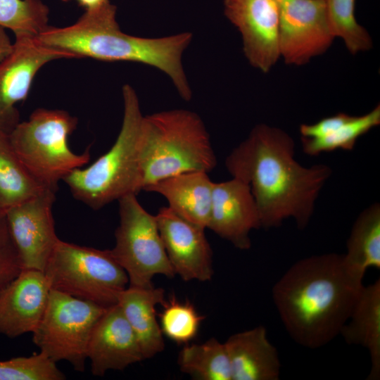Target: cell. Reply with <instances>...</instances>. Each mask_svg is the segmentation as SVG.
Segmentation results:
<instances>
[{
  "mask_svg": "<svg viewBox=\"0 0 380 380\" xmlns=\"http://www.w3.org/2000/svg\"><path fill=\"white\" fill-rule=\"evenodd\" d=\"M232 177L250 186L257 204L261 227L280 226L293 218L305 229L317 199L332 175L326 164L301 165L295 159L293 139L283 129L260 124L225 159Z\"/></svg>",
  "mask_w": 380,
  "mask_h": 380,
  "instance_id": "obj_1",
  "label": "cell"
},
{
  "mask_svg": "<svg viewBox=\"0 0 380 380\" xmlns=\"http://www.w3.org/2000/svg\"><path fill=\"white\" fill-rule=\"evenodd\" d=\"M362 286L345 269L343 255L331 253L294 263L274 286L272 296L291 338L317 348L340 334Z\"/></svg>",
  "mask_w": 380,
  "mask_h": 380,
  "instance_id": "obj_2",
  "label": "cell"
},
{
  "mask_svg": "<svg viewBox=\"0 0 380 380\" xmlns=\"http://www.w3.org/2000/svg\"><path fill=\"white\" fill-rule=\"evenodd\" d=\"M116 7L109 2L86 10L72 25L49 26L37 37L44 44L67 51L76 58L89 57L103 61H132L153 66L167 75L185 101L192 92L182 63L192 34L182 32L159 38L129 35L120 30Z\"/></svg>",
  "mask_w": 380,
  "mask_h": 380,
  "instance_id": "obj_3",
  "label": "cell"
},
{
  "mask_svg": "<svg viewBox=\"0 0 380 380\" xmlns=\"http://www.w3.org/2000/svg\"><path fill=\"white\" fill-rule=\"evenodd\" d=\"M217 165L210 136L200 116L175 109L143 116L140 132L142 191L180 173L209 172Z\"/></svg>",
  "mask_w": 380,
  "mask_h": 380,
  "instance_id": "obj_4",
  "label": "cell"
},
{
  "mask_svg": "<svg viewBox=\"0 0 380 380\" xmlns=\"http://www.w3.org/2000/svg\"><path fill=\"white\" fill-rule=\"evenodd\" d=\"M122 97V124L112 147L89 167L77 168L63 179L75 199L94 210L142 191L140 132L144 115L130 85L123 86Z\"/></svg>",
  "mask_w": 380,
  "mask_h": 380,
  "instance_id": "obj_5",
  "label": "cell"
},
{
  "mask_svg": "<svg viewBox=\"0 0 380 380\" xmlns=\"http://www.w3.org/2000/svg\"><path fill=\"white\" fill-rule=\"evenodd\" d=\"M77 119L58 109L38 108L8 134L11 144L30 174L43 186L58 189V182L90 160L89 149L75 153L68 139Z\"/></svg>",
  "mask_w": 380,
  "mask_h": 380,
  "instance_id": "obj_6",
  "label": "cell"
},
{
  "mask_svg": "<svg viewBox=\"0 0 380 380\" xmlns=\"http://www.w3.org/2000/svg\"><path fill=\"white\" fill-rule=\"evenodd\" d=\"M51 289L105 308L117 304L129 285L124 269L110 250L59 239L44 271Z\"/></svg>",
  "mask_w": 380,
  "mask_h": 380,
  "instance_id": "obj_7",
  "label": "cell"
},
{
  "mask_svg": "<svg viewBox=\"0 0 380 380\" xmlns=\"http://www.w3.org/2000/svg\"><path fill=\"white\" fill-rule=\"evenodd\" d=\"M108 308L51 289L48 304L32 334L39 353L51 361L84 371L91 331Z\"/></svg>",
  "mask_w": 380,
  "mask_h": 380,
  "instance_id": "obj_8",
  "label": "cell"
},
{
  "mask_svg": "<svg viewBox=\"0 0 380 380\" xmlns=\"http://www.w3.org/2000/svg\"><path fill=\"white\" fill-rule=\"evenodd\" d=\"M118 203L120 222L110 252L127 273L128 286H152L157 274L174 277L156 215L142 207L135 194L126 195Z\"/></svg>",
  "mask_w": 380,
  "mask_h": 380,
  "instance_id": "obj_9",
  "label": "cell"
},
{
  "mask_svg": "<svg viewBox=\"0 0 380 380\" xmlns=\"http://www.w3.org/2000/svg\"><path fill=\"white\" fill-rule=\"evenodd\" d=\"M15 37L11 51L0 62V130L8 134L20 122L15 106L27 99L39 70L54 60L76 58L72 53L44 44L37 37Z\"/></svg>",
  "mask_w": 380,
  "mask_h": 380,
  "instance_id": "obj_10",
  "label": "cell"
},
{
  "mask_svg": "<svg viewBox=\"0 0 380 380\" xmlns=\"http://www.w3.org/2000/svg\"><path fill=\"white\" fill-rule=\"evenodd\" d=\"M280 56L301 65L322 54L335 38L325 0H277Z\"/></svg>",
  "mask_w": 380,
  "mask_h": 380,
  "instance_id": "obj_11",
  "label": "cell"
},
{
  "mask_svg": "<svg viewBox=\"0 0 380 380\" xmlns=\"http://www.w3.org/2000/svg\"><path fill=\"white\" fill-rule=\"evenodd\" d=\"M56 193L46 189L3 214L23 269L44 272L60 239L52 213Z\"/></svg>",
  "mask_w": 380,
  "mask_h": 380,
  "instance_id": "obj_12",
  "label": "cell"
},
{
  "mask_svg": "<svg viewBox=\"0 0 380 380\" xmlns=\"http://www.w3.org/2000/svg\"><path fill=\"white\" fill-rule=\"evenodd\" d=\"M224 15L239 30L243 52L253 67L267 72L278 61L277 0H224Z\"/></svg>",
  "mask_w": 380,
  "mask_h": 380,
  "instance_id": "obj_13",
  "label": "cell"
},
{
  "mask_svg": "<svg viewBox=\"0 0 380 380\" xmlns=\"http://www.w3.org/2000/svg\"><path fill=\"white\" fill-rule=\"evenodd\" d=\"M168 260L176 274L186 281H206L213 275V252L205 229L161 207L156 215Z\"/></svg>",
  "mask_w": 380,
  "mask_h": 380,
  "instance_id": "obj_14",
  "label": "cell"
},
{
  "mask_svg": "<svg viewBox=\"0 0 380 380\" xmlns=\"http://www.w3.org/2000/svg\"><path fill=\"white\" fill-rule=\"evenodd\" d=\"M260 227L258 208L248 184L234 177L213 183L208 229L234 247L247 250L251 231Z\"/></svg>",
  "mask_w": 380,
  "mask_h": 380,
  "instance_id": "obj_15",
  "label": "cell"
},
{
  "mask_svg": "<svg viewBox=\"0 0 380 380\" xmlns=\"http://www.w3.org/2000/svg\"><path fill=\"white\" fill-rule=\"evenodd\" d=\"M50 291L44 272L23 269L0 290V334L13 338L32 333L45 312Z\"/></svg>",
  "mask_w": 380,
  "mask_h": 380,
  "instance_id": "obj_16",
  "label": "cell"
},
{
  "mask_svg": "<svg viewBox=\"0 0 380 380\" xmlns=\"http://www.w3.org/2000/svg\"><path fill=\"white\" fill-rule=\"evenodd\" d=\"M87 360L94 376L123 370L144 360L139 343L118 304L108 307L96 323L88 343Z\"/></svg>",
  "mask_w": 380,
  "mask_h": 380,
  "instance_id": "obj_17",
  "label": "cell"
},
{
  "mask_svg": "<svg viewBox=\"0 0 380 380\" xmlns=\"http://www.w3.org/2000/svg\"><path fill=\"white\" fill-rule=\"evenodd\" d=\"M208 172L193 171L172 175L144 188L164 196L168 207L186 220L208 227L213 188Z\"/></svg>",
  "mask_w": 380,
  "mask_h": 380,
  "instance_id": "obj_18",
  "label": "cell"
},
{
  "mask_svg": "<svg viewBox=\"0 0 380 380\" xmlns=\"http://www.w3.org/2000/svg\"><path fill=\"white\" fill-rule=\"evenodd\" d=\"M229 357L232 380H277L280 362L264 327L232 335L224 343Z\"/></svg>",
  "mask_w": 380,
  "mask_h": 380,
  "instance_id": "obj_19",
  "label": "cell"
},
{
  "mask_svg": "<svg viewBox=\"0 0 380 380\" xmlns=\"http://www.w3.org/2000/svg\"><path fill=\"white\" fill-rule=\"evenodd\" d=\"M165 298L164 290L153 286H128L119 294L117 304L137 338L144 360L164 349L163 334L156 318V306L162 305Z\"/></svg>",
  "mask_w": 380,
  "mask_h": 380,
  "instance_id": "obj_20",
  "label": "cell"
},
{
  "mask_svg": "<svg viewBox=\"0 0 380 380\" xmlns=\"http://www.w3.org/2000/svg\"><path fill=\"white\" fill-rule=\"evenodd\" d=\"M340 334L348 344L368 350L371 370L368 379L380 377V280L362 286L352 312Z\"/></svg>",
  "mask_w": 380,
  "mask_h": 380,
  "instance_id": "obj_21",
  "label": "cell"
},
{
  "mask_svg": "<svg viewBox=\"0 0 380 380\" xmlns=\"http://www.w3.org/2000/svg\"><path fill=\"white\" fill-rule=\"evenodd\" d=\"M343 263L348 274L362 281L369 267L380 269V205L375 202L362 210L355 220L348 239Z\"/></svg>",
  "mask_w": 380,
  "mask_h": 380,
  "instance_id": "obj_22",
  "label": "cell"
},
{
  "mask_svg": "<svg viewBox=\"0 0 380 380\" xmlns=\"http://www.w3.org/2000/svg\"><path fill=\"white\" fill-rule=\"evenodd\" d=\"M47 188L27 170L15 153L8 134L0 130V214Z\"/></svg>",
  "mask_w": 380,
  "mask_h": 380,
  "instance_id": "obj_23",
  "label": "cell"
},
{
  "mask_svg": "<svg viewBox=\"0 0 380 380\" xmlns=\"http://www.w3.org/2000/svg\"><path fill=\"white\" fill-rule=\"evenodd\" d=\"M182 372L200 380H232L224 343L210 338L203 343L185 344L178 356Z\"/></svg>",
  "mask_w": 380,
  "mask_h": 380,
  "instance_id": "obj_24",
  "label": "cell"
},
{
  "mask_svg": "<svg viewBox=\"0 0 380 380\" xmlns=\"http://www.w3.org/2000/svg\"><path fill=\"white\" fill-rule=\"evenodd\" d=\"M380 124V106L351 120L331 133L319 138L301 137L303 151L310 156L337 149L352 151L358 139Z\"/></svg>",
  "mask_w": 380,
  "mask_h": 380,
  "instance_id": "obj_25",
  "label": "cell"
},
{
  "mask_svg": "<svg viewBox=\"0 0 380 380\" xmlns=\"http://www.w3.org/2000/svg\"><path fill=\"white\" fill-rule=\"evenodd\" d=\"M49 14L42 0H0V27L15 36L37 37L49 26Z\"/></svg>",
  "mask_w": 380,
  "mask_h": 380,
  "instance_id": "obj_26",
  "label": "cell"
},
{
  "mask_svg": "<svg viewBox=\"0 0 380 380\" xmlns=\"http://www.w3.org/2000/svg\"><path fill=\"white\" fill-rule=\"evenodd\" d=\"M162 306L158 322L163 334L178 344L189 343L197 335L205 317L189 301L177 300L174 296Z\"/></svg>",
  "mask_w": 380,
  "mask_h": 380,
  "instance_id": "obj_27",
  "label": "cell"
},
{
  "mask_svg": "<svg viewBox=\"0 0 380 380\" xmlns=\"http://www.w3.org/2000/svg\"><path fill=\"white\" fill-rule=\"evenodd\" d=\"M329 20L334 37H341L353 54L372 46L367 31L356 20L355 0H325Z\"/></svg>",
  "mask_w": 380,
  "mask_h": 380,
  "instance_id": "obj_28",
  "label": "cell"
},
{
  "mask_svg": "<svg viewBox=\"0 0 380 380\" xmlns=\"http://www.w3.org/2000/svg\"><path fill=\"white\" fill-rule=\"evenodd\" d=\"M56 363L41 353L0 360V380H64Z\"/></svg>",
  "mask_w": 380,
  "mask_h": 380,
  "instance_id": "obj_29",
  "label": "cell"
},
{
  "mask_svg": "<svg viewBox=\"0 0 380 380\" xmlns=\"http://www.w3.org/2000/svg\"><path fill=\"white\" fill-rule=\"evenodd\" d=\"M23 270L9 232L6 218L0 214V290Z\"/></svg>",
  "mask_w": 380,
  "mask_h": 380,
  "instance_id": "obj_30",
  "label": "cell"
},
{
  "mask_svg": "<svg viewBox=\"0 0 380 380\" xmlns=\"http://www.w3.org/2000/svg\"><path fill=\"white\" fill-rule=\"evenodd\" d=\"M353 116L344 113H339L335 115L322 118L314 124H302L300 126L299 131L302 137H322L331 133L348 122Z\"/></svg>",
  "mask_w": 380,
  "mask_h": 380,
  "instance_id": "obj_31",
  "label": "cell"
},
{
  "mask_svg": "<svg viewBox=\"0 0 380 380\" xmlns=\"http://www.w3.org/2000/svg\"><path fill=\"white\" fill-rule=\"evenodd\" d=\"M13 43L8 36L5 29L0 27V62L11 51Z\"/></svg>",
  "mask_w": 380,
  "mask_h": 380,
  "instance_id": "obj_32",
  "label": "cell"
},
{
  "mask_svg": "<svg viewBox=\"0 0 380 380\" xmlns=\"http://www.w3.org/2000/svg\"><path fill=\"white\" fill-rule=\"evenodd\" d=\"M63 1H70V0H63Z\"/></svg>",
  "mask_w": 380,
  "mask_h": 380,
  "instance_id": "obj_33",
  "label": "cell"
}]
</instances>
